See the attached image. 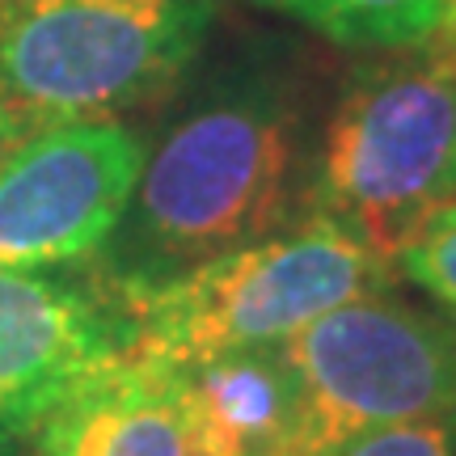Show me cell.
I'll return each instance as SVG.
<instances>
[{
	"label": "cell",
	"mask_w": 456,
	"mask_h": 456,
	"mask_svg": "<svg viewBox=\"0 0 456 456\" xmlns=\"http://www.w3.org/2000/svg\"><path fill=\"white\" fill-rule=\"evenodd\" d=\"M448 199H456V38L440 34L346 85L313 174V220L397 262Z\"/></svg>",
	"instance_id": "obj_1"
},
{
	"label": "cell",
	"mask_w": 456,
	"mask_h": 456,
	"mask_svg": "<svg viewBox=\"0 0 456 456\" xmlns=\"http://www.w3.org/2000/svg\"><path fill=\"white\" fill-rule=\"evenodd\" d=\"M203 0H0V114L21 135L106 123L195 60Z\"/></svg>",
	"instance_id": "obj_2"
},
{
	"label": "cell",
	"mask_w": 456,
	"mask_h": 456,
	"mask_svg": "<svg viewBox=\"0 0 456 456\" xmlns=\"http://www.w3.org/2000/svg\"><path fill=\"white\" fill-rule=\"evenodd\" d=\"M389 262L326 220L271 232L165 279L131 283V351L199 363L271 346L346 300L385 292Z\"/></svg>",
	"instance_id": "obj_3"
},
{
	"label": "cell",
	"mask_w": 456,
	"mask_h": 456,
	"mask_svg": "<svg viewBox=\"0 0 456 456\" xmlns=\"http://www.w3.org/2000/svg\"><path fill=\"white\" fill-rule=\"evenodd\" d=\"M271 346L292 380V427L275 456H322L372 427L456 414V330L385 292Z\"/></svg>",
	"instance_id": "obj_4"
},
{
	"label": "cell",
	"mask_w": 456,
	"mask_h": 456,
	"mask_svg": "<svg viewBox=\"0 0 456 456\" xmlns=\"http://www.w3.org/2000/svg\"><path fill=\"white\" fill-rule=\"evenodd\" d=\"M292 169L296 131L283 106L266 98L216 102L144 157L131 191L135 237L178 271L254 245L283 224Z\"/></svg>",
	"instance_id": "obj_5"
},
{
	"label": "cell",
	"mask_w": 456,
	"mask_h": 456,
	"mask_svg": "<svg viewBox=\"0 0 456 456\" xmlns=\"http://www.w3.org/2000/svg\"><path fill=\"white\" fill-rule=\"evenodd\" d=\"M144 140L118 123L30 131L0 161V266H51L98 249L123 220Z\"/></svg>",
	"instance_id": "obj_6"
},
{
	"label": "cell",
	"mask_w": 456,
	"mask_h": 456,
	"mask_svg": "<svg viewBox=\"0 0 456 456\" xmlns=\"http://www.w3.org/2000/svg\"><path fill=\"white\" fill-rule=\"evenodd\" d=\"M131 322L72 283L0 266V448L34 436L89 376L123 355Z\"/></svg>",
	"instance_id": "obj_7"
},
{
	"label": "cell",
	"mask_w": 456,
	"mask_h": 456,
	"mask_svg": "<svg viewBox=\"0 0 456 456\" xmlns=\"http://www.w3.org/2000/svg\"><path fill=\"white\" fill-rule=\"evenodd\" d=\"M38 456H228L191 406L182 368L123 351L51 410Z\"/></svg>",
	"instance_id": "obj_8"
},
{
	"label": "cell",
	"mask_w": 456,
	"mask_h": 456,
	"mask_svg": "<svg viewBox=\"0 0 456 456\" xmlns=\"http://www.w3.org/2000/svg\"><path fill=\"white\" fill-rule=\"evenodd\" d=\"M191 406L228 456H275L292 427V380L275 346L178 363Z\"/></svg>",
	"instance_id": "obj_9"
},
{
	"label": "cell",
	"mask_w": 456,
	"mask_h": 456,
	"mask_svg": "<svg viewBox=\"0 0 456 456\" xmlns=\"http://www.w3.org/2000/svg\"><path fill=\"white\" fill-rule=\"evenodd\" d=\"M342 47H419L452 30V0H254Z\"/></svg>",
	"instance_id": "obj_10"
},
{
	"label": "cell",
	"mask_w": 456,
	"mask_h": 456,
	"mask_svg": "<svg viewBox=\"0 0 456 456\" xmlns=\"http://www.w3.org/2000/svg\"><path fill=\"white\" fill-rule=\"evenodd\" d=\"M397 266L410 283H419L436 305H444L456 317V199H448L410 237L406 249L397 254Z\"/></svg>",
	"instance_id": "obj_11"
},
{
	"label": "cell",
	"mask_w": 456,
	"mask_h": 456,
	"mask_svg": "<svg viewBox=\"0 0 456 456\" xmlns=\"http://www.w3.org/2000/svg\"><path fill=\"white\" fill-rule=\"evenodd\" d=\"M322 456H456V414L372 427Z\"/></svg>",
	"instance_id": "obj_12"
},
{
	"label": "cell",
	"mask_w": 456,
	"mask_h": 456,
	"mask_svg": "<svg viewBox=\"0 0 456 456\" xmlns=\"http://www.w3.org/2000/svg\"><path fill=\"white\" fill-rule=\"evenodd\" d=\"M17 140H26V135H21V131H17L13 123H9V118L0 114V161H4V152H9V148H13Z\"/></svg>",
	"instance_id": "obj_13"
},
{
	"label": "cell",
	"mask_w": 456,
	"mask_h": 456,
	"mask_svg": "<svg viewBox=\"0 0 456 456\" xmlns=\"http://www.w3.org/2000/svg\"><path fill=\"white\" fill-rule=\"evenodd\" d=\"M448 34H452V38H456V0H452V30H448Z\"/></svg>",
	"instance_id": "obj_14"
}]
</instances>
